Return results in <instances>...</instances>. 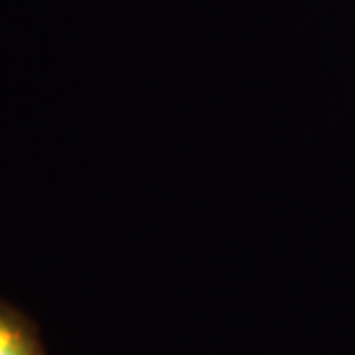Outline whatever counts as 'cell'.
I'll return each instance as SVG.
<instances>
[{
    "label": "cell",
    "instance_id": "obj_1",
    "mask_svg": "<svg viewBox=\"0 0 355 355\" xmlns=\"http://www.w3.org/2000/svg\"><path fill=\"white\" fill-rule=\"evenodd\" d=\"M0 355H45L32 324L6 305H0Z\"/></svg>",
    "mask_w": 355,
    "mask_h": 355
}]
</instances>
